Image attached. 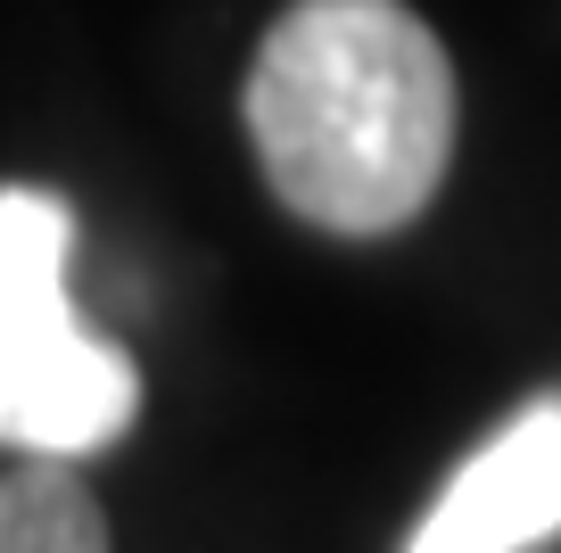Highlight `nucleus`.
Instances as JSON below:
<instances>
[{
    "label": "nucleus",
    "mask_w": 561,
    "mask_h": 553,
    "mask_svg": "<svg viewBox=\"0 0 561 553\" xmlns=\"http://www.w3.org/2000/svg\"><path fill=\"white\" fill-rule=\"evenodd\" d=\"M0 553H107V512L83 471L58 454L0 471Z\"/></svg>",
    "instance_id": "4"
},
{
    "label": "nucleus",
    "mask_w": 561,
    "mask_h": 553,
    "mask_svg": "<svg viewBox=\"0 0 561 553\" xmlns=\"http://www.w3.org/2000/svg\"><path fill=\"white\" fill-rule=\"evenodd\" d=\"M561 537V397H528L488 447L462 454L404 553H537Z\"/></svg>",
    "instance_id": "3"
},
{
    "label": "nucleus",
    "mask_w": 561,
    "mask_h": 553,
    "mask_svg": "<svg viewBox=\"0 0 561 553\" xmlns=\"http://www.w3.org/2000/svg\"><path fill=\"white\" fill-rule=\"evenodd\" d=\"M75 215L50 191H0V447L100 454L133 430L140 372L67 297Z\"/></svg>",
    "instance_id": "2"
},
{
    "label": "nucleus",
    "mask_w": 561,
    "mask_h": 553,
    "mask_svg": "<svg viewBox=\"0 0 561 553\" xmlns=\"http://www.w3.org/2000/svg\"><path fill=\"white\" fill-rule=\"evenodd\" d=\"M248 149L298 224L404 232L455 166V67L404 0H289L248 67Z\"/></svg>",
    "instance_id": "1"
}]
</instances>
